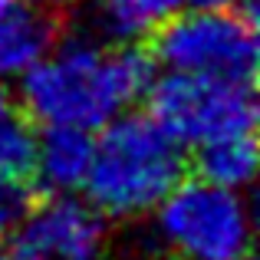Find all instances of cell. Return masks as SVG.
I'll return each instance as SVG.
<instances>
[{"mask_svg": "<svg viewBox=\"0 0 260 260\" xmlns=\"http://www.w3.org/2000/svg\"><path fill=\"white\" fill-rule=\"evenodd\" d=\"M20 76V102L33 122L92 132L145 95L155 63L145 46L102 43L66 23L59 43Z\"/></svg>", "mask_w": 260, "mask_h": 260, "instance_id": "1", "label": "cell"}, {"mask_svg": "<svg viewBox=\"0 0 260 260\" xmlns=\"http://www.w3.org/2000/svg\"><path fill=\"white\" fill-rule=\"evenodd\" d=\"M188 172L181 142L172 139L152 115H115L92 142L86 172L89 204L112 221L142 217Z\"/></svg>", "mask_w": 260, "mask_h": 260, "instance_id": "2", "label": "cell"}, {"mask_svg": "<svg viewBox=\"0 0 260 260\" xmlns=\"http://www.w3.org/2000/svg\"><path fill=\"white\" fill-rule=\"evenodd\" d=\"M145 50L175 73L257 83V10L254 4L175 10L148 33Z\"/></svg>", "mask_w": 260, "mask_h": 260, "instance_id": "3", "label": "cell"}, {"mask_svg": "<svg viewBox=\"0 0 260 260\" xmlns=\"http://www.w3.org/2000/svg\"><path fill=\"white\" fill-rule=\"evenodd\" d=\"M155 234L184 260H250V211L244 198L201 178H181L158 201Z\"/></svg>", "mask_w": 260, "mask_h": 260, "instance_id": "4", "label": "cell"}, {"mask_svg": "<svg viewBox=\"0 0 260 260\" xmlns=\"http://www.w3.org/2000/svg\"><path fill=\"white\" fill-rule=\"evenodd\" d=\"M148 112L181 145H201L208 139L237 132H254L257 95L254 83L198 76L168 70L145 89Z\"/></svg>", "mask_w": 260, "mask_h": 260, "instance_id": "5", "label": "cell"}, {"mask_svg": "<svg viewBox=\"0 0 260 260\" xmlns=\"http://www.w3.org/2000/svg\"><path fill=\"white\" fill-rule=\"evenodd\" d=\"M13 234L20 260H102L109 250V217L95 204L63 191L37 201Z\"/></svg>", "mask_w": 260, "mask_h": 260, "instance_id": "6", "label": "cell"}, {"mask_svg": "<svg viewBox=\"0 0 260 260\" xmlns=\"http://www.w3.org/2000/svg\"><path fill=\"white\" fill-rule=\"evenodd\" d=\"M66 10L33 0H0V76H20L59 43Z\"/></svg>", "mask_w": 260, "mask_h": 260, "instance_id": "7", "label": "cell"}, {"mask_svg": "<svg viewBox=\"0 0 260 260\" xmlns=\"http://www.w3.org/2000/svg\"><path fill=\"white\" fill-rule=\"evenodd\" d=\"M92 142L95 139L86 128L46 125V132L37 135V158H33V175L40 178V188L53 194L76 191L86 181L92 161Z\"/></svg>", "mask_w": 260, "mask_h": 260, "instance_id": "8", "label": "cell"}, {"mask_svg": "<svg viewBox=\"0 0 260 260\" xmlns=\"http://www.w3.org/2000/svg\"><path fill=\"white\" fill-rule=\"evenodd\" d=\"M181 4L184 0H99L92 10V23L79 33H86L92 40H102V43H132L139 37H148Z\"/></svg>", "mask_w": 260, "mask_h": 260, "instance_id": "9", "label": "cell"}, {"mask_svg": "<svg viewBox=\"0 0 260 260\" xmlns=\"http://www.w3.org/2000/svg\"><path fill=\"white\" fill-rule=\"evenodd\" d=\"M191 172L201 181L221 184V188H244L254 181L257 172V139L254 132H237V135H221L208 139L194 148Z\"/></svg>", "mask_w": 260, "mask_h": 260, "instance_id": "10", "label": "cell"}, {"mask_svg": "<svg viewBox=\"0 0 260 260\" xmlns=\"http://www.w3.org/2000/svg\"><path fill=\"white\" fill-rule=\"evenodd\" d=\"M37 158V128L23 102L13 99L7 86H0V175L30 178Z\"/></svg>", "mask_w": 260, "mask_h": 260, "instance_id": "11", "label": "cell"}, {"mask_svg": "<svg viewBox=\"0 0 260 260\" xmlns=\"http://www.w3.org/2000/svg\"><path fill=\"white\" fill-rule=\"evenodd\" d=\"M37 201H40V188L30 184V178L0 175V237L13 234L30 217Z\"/></svg>", "mask_w": 260, "mask_h": 260, "instance_id": "12", "label": "cell"}, {"mask_svg": "<svg viewBox=\"0 0 260 260\" xmlns=\"http://www.w3.org/2000/svg\"><path fill=\"white\" fill-rule=\"evenodd\" d=\"M194 7H244V4H254V0H191Z\"/></svg>", "mask_w": 260, "mask_h": 260, "instance_id": "13", "label": "cell"}, {"mask_svg": "<svg viewBox=\"0 0 260 260\" xmlns=\"http://www.w3.org/2000/svg\"><path fill=\"white\" fill-rule=\"evenodd\" d=\"M33 4L50 7V10H70V4H73V0H33Z\"/></svg>", "mask_w": 260, "mask_h": 260, "instance_id": "14", "label": "cell"}, {"mask_svg": "<svg viewBox=\"0 0 260 260\" xmlns=\"http://www.w3.org/2000/svg\"><path fill=\"white\" fill-rule=\"evenodd\" d=\"M142 260H184V257L168 254V247H161V250H155V254H148V257H142Z\"/></svg>", "mask_w": 260, "mask_h": 260, "instance_id": "15", "label": "cell"}, {"mask_svg": "<svg viewBox=\"0 0 260 260\" xmlns=\"http://www.w3.org/2000/svg\"><path fill=\"white\" fill-rule=\"evenodd\" d=\"M0 260H20V257H17V250H13V247L0 244Z\"/></svg>", "mask_w": 260, "mask_h": 260, "instance_id": "16", "label": "cell"}]
</instances>
